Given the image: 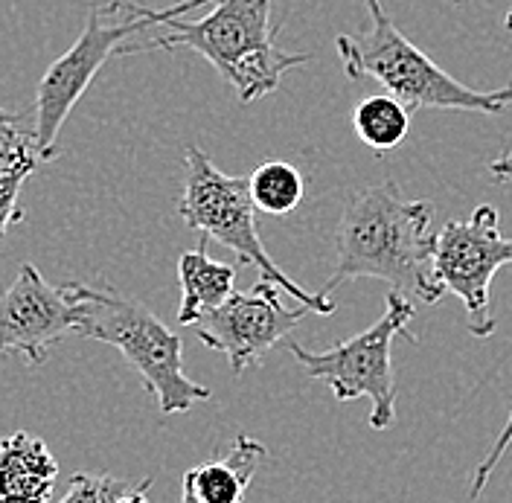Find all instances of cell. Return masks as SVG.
Listing matches in <instances>:
<instances>
[{"label": "cell", "instance_id": "cell-2", "mask_svg": "<svg viewBox=\"0 0 512 503\" xmlns=\"http://www.w3.org/2000/svg\"><path fill=\"white\" fill-rule=\"evenodd\" d=\"M274 0H216V6L204 18L169 15L163 21L166 35L131 41L120 47L123 56H140L152 50H178L187 47L204 56L224 76V82L236 91L239 102H256L274 94L291 67L306 64L309 53L280 50L271 24Z\"/></svg>", "mask_w": 512, "mask_h": 503}, {"label": "cell", "instance_id": "cell-1", "mask_svg": "<svg viewBox=\"0 0 512 503\" xmlns=\"http://www.w3.org/2000/svg\"><path fill=\"white\" fill-rule=\"evenodd\" d=\"M431 216L428 201H411L399 184L384 181L358 189L347 201L335 236V271L320 294H332L347 280H382L411 303L434 306L443 297V285L434 277L431 262Z\"/></svg>", "mask_w": 512, "mask_h": 503}, {"label": "cell", "instance_id": "cell-10", "mask_svg": "<svg viewBox=\"0 0 512 503\" xmlns=\"http://www.w3.org/2000/svg\"><path fill=\"white\" fill-rule=\"evenodd\" d=\"M76 312L62 288H53L30 262L0 294V361L24 355L41 367L64 335H73Z\"/></svg>", "mask_w": 512, "mask_h": 503}, {"label": "cell", "instance_id": "cell-8", "mask_svg": "<svg viewBox=\"0 0 512 503\" xmlns=\"http://www.w3.org/2000/svg\"><path fill=\"white\" fill-rule=\"evenodd\" d=\"M434 277L460 297L469 315V332L486 338L495 332V320L489 315V288L501 265L512 262V239L501 236L498 210L483 204L466 221H448L440 233H434Z\"/></svg>", "mask_w": 512, "mask_h": 503}, {"label": "cell", "instance_id": "cell-16", "mask_svg": "<svg viewBox=\"0 0 512 503\" xmlns=\"http://www.w3.org/2000/svg\"><path fill=\"white\" fill-rule=\"evenodd\" d=\"M35 166H38L35 152H27L15 163L0 166V242L6 239V233L15 221H24V213L18 210V195H21V189H24Z\"/></svg>", "mask_w": 512, "mask_h": 503}, {"label": "cell", "instance_id": "cell-20", "mask_svg": "<svg viewBox=\"0 0 512 503\" xmlns=\"http://www.w3.org/2000/svg\"><path fill=\"white\" fill-rule=\"evenodd\" d=\"M507 30L512 32V9H510V15H507ZM489 169H492L495 181H512V143L504 149V155H501V158L489 163Z\"/></svg>", "mask_w": 512, "mask_h": 503}, {"label": "cell", "instance_id": "cell-11", "mask_svg": "<svg viewBox=\"0 0 512 503\" xmlns=\"http://www.w3.org/2000/svg\"><path fill=\"white\" fill-rule=\"evenodd\" d=\"M265 445L248 434H236L222 457L201 463L181 480V503H245Z\"/></svg>", "mask_w": 512, "mask_h": 503}, {"label": "cell", "instance_id": "cell-15", "mask_svg": "<svg viewBox=\"0 0 512 503\" xmlns=\"http://www.w3.org/2000/svg\"><path fill=\"white\" fill-rule=\"evenodd\" d=\"M251 201L268 216H286L303 201V175L283 160H268L248 178Z\"/></svg>", "mask_w": 512, "mask_h": 503}, {"label": "cell", "instance_id": "cell-18", "mask_svg": "<svg viewBox=\"0 0 512 503\" xmlns=\"http://www.w3.org/2000/svg\"><path fill=\"white\" fill-rule=\"evenodd\" d=\"M32 149V134H24L18 128V117L9 114L0 105V163H15L18 158H24Z\"/></svg>", "mask_w": 512, "mask_h": 503}, {"label": "cell", "instance_id": "cell-12", "mask_svg": "<svg viewBox=\"0 0 512 503\" xmlns=\"http://www.w3.org/2000/svg\"><path fill=\"white\" fill-rule=\"evenodd\" d=\"M59 463L47 442L30 431L0 440V503H50Z\"/></svg>", "mask_w": 512, "mask_h": 503}, {"label": "cell", "instance_id": "cell-14", "mask_svg": "<svg viewBox=\"0 0 512 503\" xmlns=\"http://www.w3.org/2000/svg\"><path fill=\"white\" fill-rule=\"evenodd\" d=\"M352 126H355V134L373 152H390V149H396L408 137L411 114H408V108L399 99H393L390 94L367 96V99H361L355 105Z\"/></svg>", "mask_w": 512, "mask_h": 503}, {"label": "cell", "instance_id": "cell-19", "mask_svg": "<svg viewBox=\"0 0 512 503\" xmlns=\"http://www.w3.org/2000/svg\"><path fill=\"white\" fill-rule=\"evenodd\" d=\"M510 445H512V413H510V419H507V425H504V431L498 434L495 445L489 448V454L480 460L478 472H475V480H472V492H469V498H480V492L486 489L489 477H492L495 466L501 463V457H504V451H507Z\"/></svg>", "mask_w": 512, "mask_h": 503}, {"label": "cell", "instance_id": "cell-13", "mask_svg": "<svg viewBox=\"0 0 512 503\" xmlns=\"http://www.w3.org/2000/svg\"><path fill=\"white\" fill-rule=\"evenodd\" d=\"M178 280H181L178 323L192 326L207 312L219 309L224 300L236 291V265L216 262L207 253V239L201 236V245L195 251L181 253V259H178Z\"/></svg>", "mask_w": 512, "mask_h": 503}, {"label": "cell", "instance_id": "cell-4", "mask_svg": "<svg viewBox=\"0 0 512 503\" xmlns=\"http://www.w3.org/2000/svg\"><path fill=\"white\" fill-rule=\"evenodd\" d=\"M367 3V24L352 35H338L335 47L350 79H376L387 94L405 108L437 111H480L504 114L512 105V85L498 91H475L460 79L448 76L431 62L411 38L393 24L382 0Z\"/></svg>", "mask_w": 512, "mask_h": 503}, {"label": "cell", "instance_id": "cell-9", "mask_svg": "<svg viewBox=\"0 0 512 503\" xmlns=\"http://www.w3.org/2000/svg\"><path fill=\"white\" fill-rule=\"evenodd\" d=\"M280 294H286L280 285L259 280L248 291H233L219 309L192 323V329L201 344L227 355L230 370L239 376L259 364L309 312L306 306L288 309Z\"/></svg>", "mask_w": 512, "mask_h": 503}, {"label": "cell", "instance_id": "cell-7", "mask_svg": "<svg viewBox=\"0 0 512 503\" xmlns=\"http://www.w3.org/2000/svg\"><path fill=\"white\" fill-rule=\"evenodd\" d=\"M416 303L408 297L390 291L384 315L364 332L352 335L350 341H341L326 352H309L303 346L288 344V352L303 364V370L312 378L323 381L338 402L350 399H370V428L384 431L390 428L396 416V384H393V341L402 335L416 344L414 332H408V323L414 320Z\"/></svg>", "mask_w": 512, "mask_h": 503}, {"label": "cell", "instance_id": "cell-17", "mask_svg": "<svg viewBox=\"0 0 512 503\" xmlns=\"http://www.w3.org/2000/svg\"><path fill=\"white\" fill-rule=\"evenodd\" d=\"M140 483V480H137ZM137 483L120 480L111 474H73L70 489L62 498V503H120L137 489Z\"/></svg>", "mask_w": 512, "mask_h": 503}, {"label": "cell", "instance_id": "cell-6", "mask_svg": "<svg viewBox=\"0 0 512 503\" xmlns=\"http://www.w3.org/2000/svg\"><path fill=\"white\" fill-rule=\"evenodd\" d=\"M184 195L178 201V216L187 227L198 230L204 239H216L227 251L239 256V265H254L262 280L280 285L300 306L315 315H332L335 300L326 294L306 291L280 271V265L268 256L259 230H256V207L251 201L248 178L224 175L222 169L207 158L198 146H187L184 155Z\"/></svg>", "mask_w": 512, "mask_h": 503}, {"label": "cell", "instance_id": "cell-3", "mask_svg": "<svg viewBox=\"0 0 512 503\" xmlns=\"http://www.w3.org/2000/svg\"><path fill=\"white\" fill-rule=\"evenodd\" d=\"M62 291L76 312L73 335L117 346L158 399L160 413H187L210 399V390L184 373L181 338L140 300L88 283H67Z\"/></svg>", "mask_w": 512, "mask_h": 503}, {"label": "cell", "instance_id": "cell-5", "mask_svg": "<svg viewBox=\"0 0 512 503\" xmlns=\"http://www.w3.org/2000/svg\"><path fill=\"white\" fill-rule=\"evenodd\" d=\"M210 0H181L169 9H146L126 0H108L105 6H96L88 12V24L79 35V41L59 56L44 70L35 88V131H32V149L38 160H53L59 155V134L67 123L76 102L85 96L102 70V64L120 53V47L131 44L137 35L163 24L169 15H187L192 9L204 6Z\"/></svg>", "mask_w": 512, "mask_h": 503}]
</instances>
